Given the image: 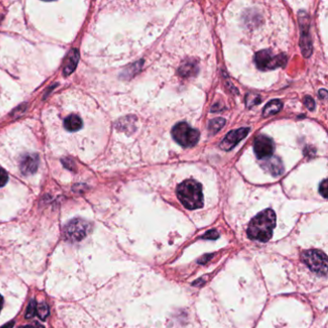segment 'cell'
Wrapping results in <instances>:
<instances>
[{
  "instance_id": "cell-1",
  "label": "cell",
  "mask_w": 328,
  "mask_h": 328,
  "mask_svg": "<svg viewBox=\"0 0 328 328\" xmlns=\"http://www.w3.org/2000/svg\"><path fill=\"white\" fill-rule=\"evenodd\" d=\"M277 223V216L271 209H267L254 216L247 228V235L251 240L266 243L271 236Z\"/></svg>"
},
{
  "instance_id": "cell-2",
  "label": "cell",
  "mask_w": 328,
  "mask_h": 328,
  "mask_svg": "<svg viewBox=\"0 0 328 328\" xmlns=\"http://www.w3.org/2000/svg\"><path fill=\"white\" fill-rule=\"evenodd\" d=\"M176 194L180 202L189 210L199 209L204 203L202 186L193 179L185 180L178 185Z\"/></svg>"
},
{
  "instance_id": "cell-3",
  "label": "cell",
  "mask_w": 328,
  "mask_h": 328,
  "mask_svg": "<svg viewBox=\"0 0 328 328\" xmlns=\"http://www.w3.org/2000/svg\"><path fill=\"white\" fill-rule=\"evenodd\" d=\"M199 136L198 130L186 123H177L173 129V137L175 141L184 147L195 146L199 140Z\"/></svg>"
},
{
  "instance_id": "cell-4",
  "label": "cell",
  "mask_w": 328,
  "mask_h": 328,
  "mask_svg": "<svg viewBox=\"0 0 328 328\" xmlns=\"http://www.w3.org/2000/svg\"><path fill=\"white\" fill-rule=\"evenodd\" d=\"M287 63V57L284 54L272 55V53L264 49L255 55V64L257 68L262 71L275 70L279 67H284Z\"/></svg>"
},
{
  "instance_id": "cell-5",
  "label": "cell",
  "mask_w": 328,
  "mask_h": 328,
  "mask_svg": "<svg viewBox=\"0 0 328 328\" xmlns=\"http://www.w3.org/2000/svg\"><path fill=\"white\" fill-rule=\"evenodd\" d=\"M91 231V225L82 218L71 221L64 230L65 238L71 242H80Z\"/></svg>"
},
{
  "instance_id": "cell-6",
  "label": "cell",
  "mask_w": 328,
  "mask_h": 328,
  "mask_svg": "<svg viewBox=\"0 0 328 328\" xmlns=\"http://www.w3.org/2000/svg\"><path fill=\"white\" fill-rule=\"evenodd\" d=\"M302 258L311 270L320 276H326L327 258L325 253L320 250H307L302 254Z\"/></svg>"
},
{
  "instance_id": "cell-7",
  "label": "cell",
  "mask_w": 328,
  "mask_h": 328,
  "mask_svg": "<svg viewBox=\"0 0 328 328\" xmlns=\"http://www.w3.org/2000/svg\"><path fill=\"white\" fill-rule=\"evenodd\" d=\"M275 151V144L271 139L265 135L258 136L254 141V152L257 158L265 159L270 157Z\"/></svg>"
},
{
  "instance_id": "cell-8",
  "label": "cell",
  "mask_w": 328,
  "mask_h": 328,
  "mask_svg": "<svg viewBox=\"0 0 328 328\" xmlns=\"http://www.w3.org/2000/svg\"><path fill=\"white\" fill-rule=\"evenodd\" d=\"M299 22L301 28V40H300L301 50L305 57H309L312 53V40L309 34L307 15L304 14L303 12L299 13Z\"/></svg>"
},
{
  "instance_id": "cell-9",
  "label": "cell",
  "mask_w": 328,
  "mask_h": 328,
  "mask_svg": "<svg viewBox=\"0 0 328 328\" xmlns=\"http://www.w3.org/2000/svg\"><path fill=\"white\" fill-rule=\"evenodd\" d=\"M248 133H249V128H240L237 130H233L226 135L224 141L220 144V147L226 151L231 150L242 140H244Z\"/></svg>"
},
{
  "instance_id": "cell-10",
  "label": "cell",
  "mask_w": 328,
  "mask_h": 328,
  "mask_svg": "<svg viewBox=\"0 0 328 328\" xmlns=\"http://www.w3.org/2000/svg\"><path fill=\"white\" fill-rule=\"evenodd\" d=\"M261 167L269 175H271L275 177L282 175L284 172V167L282 164V161L275 156H270V157L263 159V161L261 162Z\"/></svg>"
},
{
  "instance_id": "cell-11",
  "label": "cell",
  "mask_w": 328,
  "mask_h": 328,
  "mask_svg": "<svg viewBox=\"0 0 328 328\" xmlns=\"http://www.w3.org/2000/svg\"><path fill=\"white\" fill-rule=\"evenodd\" d=\"M39 167V158L35 154H29L22 158L21 162V173L29 175L34 174Z\"/></svg>"
},
{
  "instance_id": "cell-12",
  "label": "cell",
  "mask_w": 328,
  "mask_h": 328,
  "mask_svg": "<svg viewBox=\"0 0 328 328\" xmlns=\"http://www.w3.org/2000/svg\"><path fill=\"white\" fill-rule=\"evenodd\" d=\"M78 60H79V53L76 49H72V51L69 53V55L65 61V65H64V74L65 75L71 74L76 69Z\"/></svg>"
},
{
  "instance_id": "cell-13",
  "label": "cell",
  "mask_w": 328,
  "mask_h": 328,
  "mask_svg": "<svg viewBox=\"0 0 328 328\" xmlns=\"http://www.w3.org/2000/svg\"><path fill=\"white\" fill-rule=\"evenodd\" d=\"M64 126L68 131H71V132L78 131L82 128V120L80 117H78L76 115L69 116L64 122Z\"/></svg>"
},
{
  "instance_id": "cell-14",
  "label": "cell",
  "mask_w": 328,
  "mask_h": 328,
  "mask_svg": "<svg viewBox=\"0 0 328 328\" xmlns=\"http://www.w3.org/2000/svg\"><path fill=\"white\" fill-rule=\"evenodd\" d=\"M282 102L279 99H275L267 103L263 109V116L264 117H270L272 115H276L282 109Z\"/></svg>"
},
{
  "instance_id": "cell-15",
  "label": "cell",
  "mask_w": 328,
  "mask_h": 328,
  "mask_svg": "<svg viewBox=\"0 0 328 328\" xmlns=\"http://www.w3.org/2000/svg\"><path fill=\"white\" fill-rule=\"evenodd\" d=\"M197 67L195 63L193 62H188L184 64L181 69H180V74L184 77H190V76H194L197 72Z\"/></svg>"
},
{
  "instance_id": "cell-16",
  "label": "cell",
  "mask_w": 328,
  "mask_h": 328,
  "mask_svg": "<svg viewBox=\"0 0 328 328\" xmlns=\"http://www.w3.org/2000/svg\"><path fill=\"white\" fill-rule=\"evenodd\" d=\"M226 125V120L223 118H216L214 119L213 121H211L209 123L208 126V130L210 134L217 133L221 129L224 128V126Z\"/></svg>"
},
{
  "instance_id": "cell-17",
  "label": "cell",
  "mask_w": 328,
  "mask_h": 328,
  "mask_svg": "<svg viewBox=\"0 0 328 328\" xmlns=\"http://www.w3.org/2000/svg\"><path fill=\"white\" fill-rule=\"evenodd\" d=\"M36 314L39 318L44 320L49 315V308L45 302H42L41 304H37L36 306Z\"/></svg>"
},
{
  "instance_id": "cell-18",
  "label": "cell",
  "mask_w": 328,
  "mask_h": 328,
  "mask_svg": "<svg viewBox=\"0 0 328 328\" xmlns=\"http://www.w3.org/2000/svg\"><path fill=\"white\" fill-rule=\"evenodd\" d=\"M261 102V97L258 94H253V93H249L246 96V105L248 107H252L254 105H257Z\"/></svg>"
},
{
  "instance_id": "cell-19",
  "label": "cell",
  "mask_w": 328,
  "mask_h": 328,
  "mask_svg": "<svg viewBox=\"0 0 328 328\" xmlns=\"http://www.w3.org/2000/svg\"><path fill=\"white\" fill-rule=\"evenodd\" d=\"M36 306H37V302L35 300H32L26 310V318H33L36 315Z\"/></svg>"
},
{
  "instance_id": "cell-20",
  "label": "cell",
  "mask_w": 328,
  "mask_h": 328,
  "mask_svg": "<svg viewBox=\"0 0 328 328\" xmlns=\"http://www.w3.org/2000/svg\"><path fill=\"white\" fill-rule=\"evenodd\" d=\"M304 104H305V106L307 107L309 111H313V110L315 109V101H314V99H313L311 96H309V95L305 96V98H304Z\"/></svg>"
},
{
  "instance_id": "cell-21",
  "label": "cell",
  "mask_w": 328,
  "mask_h": 328,
  "mask_svg": "<svg viewBox=\"0 0 328 328\" xmlns=\"http://www.w3.org/2000/svg\"><path fill=\"white\" fill-rule=\"evenodd\" d=\"M319 194L322 195L324 198L327 197V184H326V179H323L321 184L319 186Z\"/></svg>"
},
{
  "instance_id": "cell-22",
  "label": "cell",
  "mask_w": 328,
  "mask_h": 328,
  "mask_svg": "<svg viewBox=\"0 0 328 328\" xmlns=\"http://www.w3.org/2000/svg\"><path fill=\"white\" fill-rule=\"evenodd\" d=\"M8 182V175L7 173L0 168V187H3Z\"/></svg>"
},
{
  "instance_id": "cell-23",
  "label": "cell",
  "mask_w": 328,
  "mask_h": 328,
  "mask_svg": "<svg viewBox=\"0 0 328 328\" xmlns=\"http://www.w3.org/2000/svg\"><path fill=\"white\" fill-rule=\"evenodd\" d=\"M202 238L203 239H208V240H215V239L218 238V233L215 230H210Z\"/></svg>"
},
{
  "instance_id": "cell-24",
  "label": "cell",
  "mask_w": 328,
  "mask_h": 328,
  "mask_svg": "<svg viewBox=\"0 0 328 328\" xmlns=\"http://www.w3.org/2000/svg\"><path fill=\"white\" fill-rule=\"evenodd\" d=\"M20 328H44L42 325H41V324H39V323H37V322H35V323H33V324H28V325H25V326H21Z\"/></svg>"
},
{
  "instance_id": "cell-25",
  "label": "cell",
  "mask_w": 328,
  "mask_h": 328,
  "mask_svg": "<svg viewBox=\"0 0 328 328\" xmlns=\"http://www.w3.org/2000/svg\"><path fill=\"white\" fill-rule=\"evenodd\" d=\"M326 94H327V92H326V90H320L319 91V96L321 97V98H326Z\"/></svg>"
},
{
  "instance_id": "cell-26",
  "label": "cell",
  "mask_w": 328,
  "mask_h": 328,
  "mask_svg": "<svg viewBox=\"0 0 328 328\" xmlns=\"http://www.w3.org/2000/svg\"><path fill=\"white\" fill-rule=\"evenodd\" d=\"M13 325H14V321H11V322L6 323L5 325H3L1 328H12L13 327Z\"/></svg>"
},
{
  "instance_id": "cell-27",
  "label": "cell",
  "mask_w": 328,
  "mask_h": 328,
  "mask_svg": "<svg viewBox=\"0 0 328 328\" xmlns=\"http://www.w3.org/2000/svg\"><path fill=\"white\" fill-rule=\"evenodd\" d=\"M2 304H3V298L0 296V311L2 309Z\"/></svg>"
}]
</instances>
